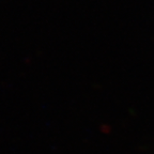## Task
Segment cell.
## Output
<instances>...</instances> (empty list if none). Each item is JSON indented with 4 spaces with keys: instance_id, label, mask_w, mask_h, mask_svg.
Masks as SVG:
<instances>
[]
</instances>
